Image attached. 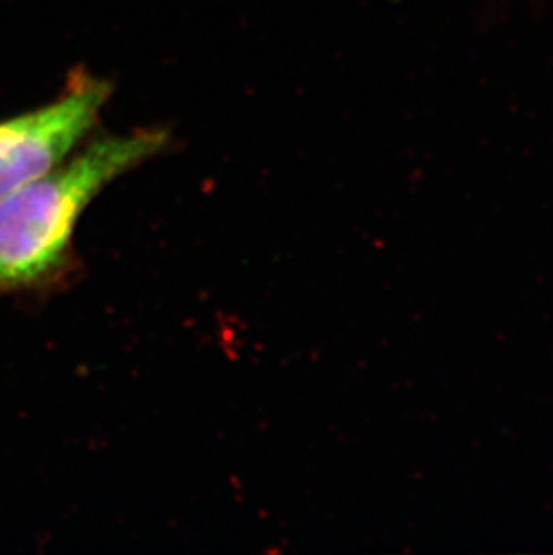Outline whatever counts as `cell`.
<instances>
[{"label": "cell", "mask_w": 553, "mask_h": 555, "mask_svg": "<svg viewBox=\"0 0 553 555\" xmlns=\"http://www.w3.org/2000/svg\"><path fill=\"white\" fill-rule=\"evenodd\" d=\"M111 95L105 79L76 73L53 103L0 122V199L65 163Z\"/></svg>", "instance_id": "cell-2"}, {"label": "cell", "mask_w": 553, "mask_h": 555, "mask_svg": "<svg viewBox=\"0 0 553 555\" xmlns=\"http://www.w3.org/2000/svg\"><path fill=\"white\" fill-rule=\"evenodd\" d=\"M167 144L164 128L98 137L53 171L0 199V299L60 283L73 270L74 231L85 210Z\"/></svg>", "instance_id": "cell-1"}]
</instances>
